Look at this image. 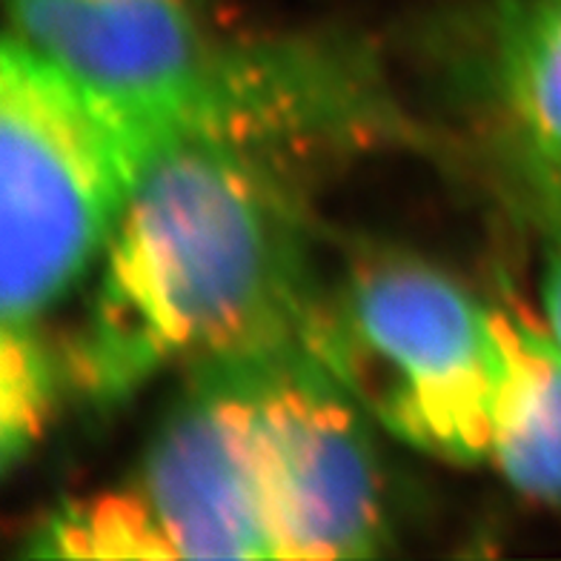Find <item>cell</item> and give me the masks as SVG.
Here are the masks:
<instances>
[{
    "label": "cell",
    "mask_w": 561,
    "mask_h": 561,
    "mask_svg": "<svg viewBox=\"0 0 561 561\" xmlns=\"http://www.w3.org/2000/svg\"><path fill=\"white\" fill-rule=\"evenodd\" d=\"M304 344L364 415L450 465L488 461L499 390L493 307L427 261L378 252L318 287Z\"/></svg>",
    "instance_id": "4"
},
{
    "label": "cell",
    "mask_w": 561,
    "mask_h": 561,
    "mask_svg": "<svg viewBox=\"0 0 561 561\" xmlns=\"http://www.w3.org/2000/svg\"><path fill=\"white\" fill-rule=\"evenodd\" d=\"M547 250L541 266V318L561 344V213L545 218Z\"/></svg>",
    "instance_id": "9"
},
{
    "label": "cell",
    "mask_w": 561,
    "mask_h": 561,
    "mask_svg": "<svg viewBox=\"0 0 561 561\" xmlns=\"http://www.w3.org/2000/svg\"><path fill=\"white\" fill-rule=\"evenodd\" d=\"M67 387L60 350L49 344L46 330L0 327V456L3 470L44 436L60 392Z\"/></svg>",
    "instance_id": "8"
},
{
    "label": "cell",
    "mask_w": 561,
    "mask_h": 561,
    "mask_svg": "<svg viewBox=\"0 0 561 561\" xmlns=\"http://www.w3.org/2000/svg\"><path fill=\"white\" fill-rule=\"evenodd\" d=\"M324 156L236 133L163 149L60 350L69 390L112 407L167 369L301 341L321 287L307 175Z\"/></svg>",
    "instance_id": "1"
},
{
    "label": "cell",
    "mask_w": 561,
    "mask_h": 561,
    "mask_svg": "<svg viewBox=\"0 0 561 561\" xmlns=\"http://www.w3.org/2000/svg\"><path fill=\"white\" fill-rule=\"evenodd\" d=\"M476 35L481 133L550 218L561 213V0H490Z\"/></svg>",
    "instance_id": "6"
},
{
    "label": "cell",
    "mask_w": 561,
    "mask_h": 561,
    "mask_svg": "<svg viewBox=\"0 0 561 561\" xmlns=\"http://www.w3.org/2000/svg\"><path fill=\"white\" fill-rule=\"evenodd\" d=\"M7 35L87 87L181 121L229 46L209 0H3Z\"/></svg>",
    "instance_id": "5"
},
{
    "label": "cell",
    "mask_w": 561,
    "mask_h": 561,
    "mask_svg": "<svg viewBox=\"0 0 561 561\" xmlns=\"http://www.w3.org/2000/svg\"><path fill=\"white\" fill-rule=\"evenodd\" d=\"M156 158L129 106L3 37L0 327L46 330V316L95 270Z\"/></svg>",
    "instance_id": "3"
},
{
    "label": "cell",
    "mask_w": 561,
    "mask_h": 561,
    "mask_svg": "<svg viewBox=\"0 0 561 561\" xmlns=\"http://www.w3.org/2000/svg\"><path fill=\"white\" fill-rule=\"evenodd\" d=\"M355 467L347 399L301 341L224 355L186 369L133 473L46 516L26 553L312 561Z\"/></svg>",
    "instance_id": "2"
},
{
    "label": "cell",
    "mask_w": 561,
    "mask_h": 561,
    "mask_svg": "<svg viewBox=\"0 0 561 561\" xmlns=\"http://www.w3.org/2000/svg\"><path fill=\"white\" fill-rule=\"evenodd\" d=\"M499 390L488 461L530 502L561 510V344L545 318L493 307Z\"/></svg>",
    "instance_id": "7"
}]
</instances>
